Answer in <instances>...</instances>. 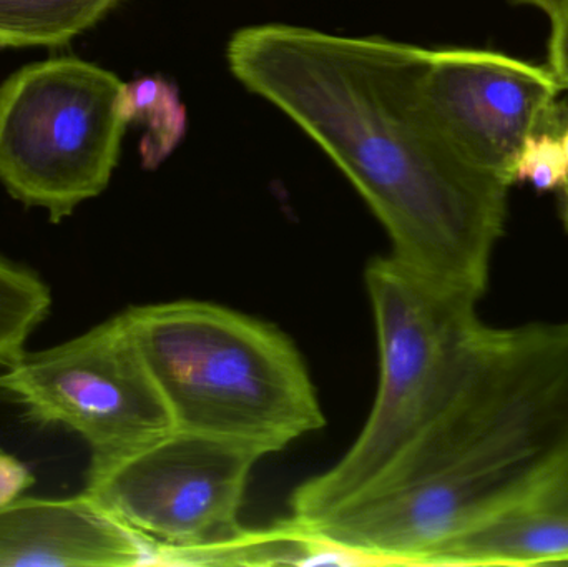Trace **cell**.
Segmentation results:
<instances>
[{"mask_svg": "<svg viewBox=\"0 0 568 567\" xmlns=\"http://www.w3.org/2000/svg\"><path fill=\"white\" fill-rule=\"evenodd\" d=\"M566 102L542 120L527 136L513 165V183H530L539 192H556L566 185L567 170L564 156L562 126Z\"/></svg>", "mask_w": 568, "mask_h": 567, "instance_id": "obj_15", "label": "cell"}, {"mask_svg": "<svg viewBox=\"0 0 568 567\" xmlns=\"http://www.w3.org/2000/svg\"><path fill=\"white\" fill-rule=\"evenodd\" d=\"M262 458L248 446L175 429L90 465L85 492L163 548H205L242 531L240 509Z\"/></svg>", "mask_w": 568, "mask_h": 567, "instance_id": "obj_7", "label": "cell"}, {"mask_svg": "<svg viewBox=\"0 0 568 567\" xmlns=\"http://www.w3.org/2000/svg\"><path fill=\"white\" fill-rule=\"evenodd\" d=\"M420 92L434 125L460 155L513 183L520 146L566 90L547 65L446 47L424 52Z\"/></svg>", "mask_w": 568, "mask_h": 567, "instance_id": "obj_8", "label": "cell"}, {"mask_svg": "<svg viewBox=\"0 0 568 567\" xmlns=\"http://www.w3.org/2000/svg\"><path fill=\"white\" fill-rule=\"evenodd\" d=\"M526 508L568 512V448L544 478L542 485Z\"/></svg>", "mask_w": 568, "mask_h": 567, "instance_id": "obj_16", "label": "cell"}, {"mask_svg": "<svg viewBox=\"0 0 568 567\" xmlns=\"http://www.w3.org/2000/svg\"><path fill=\"white\" fill-rule=\"evenodd\" d=\"M381 375L376 402L349 452L291 496L303 526L329 516L376 485L436 422L463 385L484 323L479 300L440 288L393 256L367 265Z\"/></svg>", "mask_w": 568, "mask_h": 567, "instance_id": "obj_4", "label": "cell"}, {"mask_svg": "<svg viewBox=\"0 0 568 567\" xmlns=\"http://www.w3.org/2000/svg\"><path fill=\"white\" fill-rule=\"evenodd\" d=\"M120 0H0V47H55L105 17Z\"/></svg>", "mask_w": 568, "mask_h": 567, "instance_id": "obj_12", "label": "cell"}, {"mask_svg": "<svg viewBox=\"0 0 568 567\" xmlns=\"http://www.w3.org/2000/svg\"><path fill=\"white\" fill-rule=\"evenodd\" d=\"M125 82L77 57L22 67L0 85V182L53 223L95 199L119 163Z\"/></svg>", "mask_w": 568, "mask_h": 567, "instance_id": "obj_5", "label": "cell"}, {"mask_svg": "<svg viewBox=\"0 0 568 567\" xmlns=\"http://www.w3.org/2000/svg\"><path fill=\"white\" fill-rule=\"evenodd\" d=\"M156 543L89 493L0 506V567L155 566Z\"/></svg>", "mask_w": 568, "mask_h": 567, "instance_id": "obj_9", "label": "cell"}, {"mask_svg": "<svg viewBox=\"0 0 568 567\" xmlns=\"http://www.w3.org/2000/svg\"><path fill=\"white\" fill-rule=\"evenodd\" d=\"M562 145L564 156H566L567 180L566 185L559 192V209L560 219H562L564 226H566L568 232V102H566V117H564Z\"/></svg>", "mask_w": 568, "mask_h": 567, "instance_id": "obj_19", "label": "cell"}, {"mask_svg": "<svg viewBox=\"0 0 568 567\" xmlns=\"http://www.w3.org/2000/svg\"><path fill=\"white\" fill-rule=\"evenodd\" d=\"M123 115L126 123H142V160L155 169L182 142L186 132V112L173 83L160 77H142L123 87Z\"/></svg>", "mask_w": 568, "mask_h": 567, "instance_id": "obj_13", "label": "cell"}, {"mask_svg": "<svg viewBox=\"0 0 568 567\" xmlns=\"http://www.w3.org/2000/svg\"><path fill=\"white\" fill-rule=\"evenodd\" d=\"M52 293L29 269L0 256V366L9 368L26 353L33 330L49 316Z\"/></svg>", "mask_w": 568, "mask_h": 567, "instance_id": "obj_14", "label": "cell"}, {"mask_svg": "<svg viewBox=\"0 0 568 567\" xmlns=\"http://www.w3.org/2000/svg\"><path fill=\"white\" fill-rule=\"evenodd\" d=\"M516 2L536 7V9L546 12L549 19H552L554 16H557L567 6L568 0H516Z\"/></svg>", "mask_w": 568, "mask_h": 567, "instance_id": "obj_20", "label": "cell"}, {"mask_svg": "<svg viewBox=\"0 0 568 567\" xmlns=\"http://www.w3.org/2000/svg\"><path fill=\"white\" fill-rule=\"evenodd\" d=\"M36 478L30 469L9 453L0 449V506L26 495Z\"/></svg>", "mask_w": 568, "mask_h": 567, "instance_id": "obj_17", "label": "cell"}, {"mask_svg": "<svg viewBox=\"0 0 568 567\" xmlns=\"http://www.w3.org/2000/svg\"><path fill=\"white\" fill-rule=\"evenodd\" d=\"M568 563V512L520 508L437 548L424 566H539Z\"/></svg>", "mask_w": 568, "mask_h": 567, "instance_id": "obj_10", "label": "cell"}, {"mask_svg": "<svg viewBox=\"0 0 568 567\" xmlns=\"http://www.w3.org/2000/svg\"><path fill=\"white\" fill-rule=\"evenodd\" d=\"M424 47L290 23L236 30L230 72L282 110L356 186L420 279L480 300L513 183L460 155L434 125Z\"/></svg>", "mask_w": 568, "mask_h": 567, "instance_id": "obj_1", "label": "cell"}, {"mask_svg": "<svg viewBox=\"0 0 568 567\" xmlns=\"http://www.w3.org/2000/svg\"><path fill=\"white\" fill-rule=\"evenodd\" d=\"M349 563L296 519L266 529H246L216 545L172 549L156 545L155 566H270Z\"/></svg>", "mask_w": 568, "mask_h": 567, "instance_id": "obj_11", "label": "cell"}, {"mask_svg": "<svg viewBox=\"0 0 568 567\" xmlns=\"http://www.w3.org/2000/svg\"><path fill=\"white\" fill-rule=\"evenodd\" d=\"M568 448V322L484 326L449 405L367 492L317 525L361 565L424 566L532 502Z\"/></svg>", "mask_w": 568, "mask_h": 567, "instance_id": "obj_2", "label": "cell"}, {"mask_svg": "<svg viewBox=\"0 0 568 567\" xmlns=\"http://www.w3.org/2000/svg\"><path fill=\"white\" fill-rule=\"evenodd\" d=\"M549 67L564 90H568V3L550 19Z\"/></svg>", "mask_w": 568, "mask_h": 567, "instance_id": "obj_18", "label": "cell"}, {"mask_svg": "<svg viewBox=\"0 0 568 567\" xmlns=\"http://www.w3.org/2000/svg\"><path fill=\"white\" fill-rule=\"evenodd\" d=\"M0 393L33 422L77 433L92 453L90 465L176 429L125 313L52 348L23 353L0 375Z\"/></svg>", "mask_w": 568, "mask_h": 567, "instance_id": "obj_6", "label": "cell"}, {"mask_svg": "<svg viewBox=\"0 0 568 567\" xmlns=\"http://www.w3.org/2000/svg\"><path fill=\"white\" fill-rule=\"evenodd\" d=\"M123 313L176 429L266 456L326 425L306 363L276 326L192 300Z\"/></svg>", "mask_w": 568, "mask_h": 567, "instance_id": "obj_3", "label": "cell"}]
</instances>
